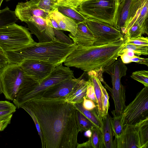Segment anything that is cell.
<instances>
[{"instance_id":"obj_16","label":"cell","mask_w":148,"mask_h":148,"mask_svg":"<svg viewBox=\"0 0 148 148\" xmlns=\"http://www.w3.org/2000/svg\"><path fill=\"white\" fill-rule=\"evenodd\" d=\"M69 38L77 45L90 46L93 45L96 40L85 22H78L76 32L74 35L70 33Z\"/></svg>"},{"instance_id":"obj_3","label":"cell","mask_w":148,"mask_h":148,"mask_svg":"<svg viewBox=\"0 0 148 148\" xmlns=\"http://www.w3.org/2000/svg\"><path fill=\"white\" fill-rule=\"evenodd\" d=\"M77 45L60 42L56 39L48 42H36L19 50L5 52L9 63L18 64L26 60H36L56 67L62 64Z\"/></svg>"},{"instance_id":"obj_31","label":"cell","mask_w":148,"mask_h":148,"mask_svg":"<svg viewBox=\"0 0 148 148\" xmlns=\"http://www.w3.org/2000/svg\"><path fill=\"white\" fill-rule=\"evenodd\" d=\"M77 114L80 132L91 130L92 127L95 126L88 119L78 110Z\"/></svg>"},{"instance_id":"obj_35","label":"cell","mask_w":148,"mask_h":148,"mask_svg":"<svg viewBox=\"0 0 148 148\" xmlns=\"http://www.w3.org/2000/svg\"><path fill=\"white\" fill-rule=\"evenodd\" d=\"M19 108H21L24 109L26 112H27L28 113V114L30 115V116L32 118L35 125V126L36 127L37 131L38 132V134L41 139L42 143V148H44V142L42 132L38 122L36 116L32 113V112L31 111V110L28 108L23 106L21 105L19 106Z\"/></svg>"},{"instance_id":"obj_9","label":"cell","mask_w":148,"mask_h":148,"mask_svg":"<svg viewBox=\"0 0 148 148\" xmlns=\"http://www.w3.org/2000/svg\"><path fill=\"white\" fill-rule=\"evenodd\" d=\"M85 22L96 39L93 45L106 44L123 37L120 30L108 23L86 18Z\"/></svg>"},{"instance_id":"obj_5","label":"cell","mask_w":148,"mask_h":148,"mask_svg":"<svg viewBox=\"0 0 148 148\" xmlns=\"http://www.w3.org/2000/svg\"><path fill=\"white\" fill-rule=\"evenodd\" d=\"M119 0H82L77 9L85 18L115 27Z\"/></svg>"},{"instance_id":"obj_34","label":"cell","mask_w":148,"mask_h":148,"mask_svg":"<svg viewBox=\"0 0 148 148\" xmlns=\"http://www.w3.org/2000/svg\"><path fill=\"white\" fill-rule=\"evenodd\" d=\"M102 96L101 98L103 109L102 118L106 116L108 114V110L110 104L109 101V96L106 89L103 86L102 87Z\"/></svg>"},{"instance_id":"obj_11","label":"cell","mask_w":148,"mask_h":148,"mask_svg":"<svg viewBox=\"0 0 148 148\" xmlns=\"http://www.w3.org/2000/svg\"><path fill=\"white\" fill-rule=\"evenodd\" d=\"M25 23L31 34L37 37L38 42H49L56 39L49 17L45 20L40 17L34 16Z\"/></svg>"},{"instance_id":"obj_41","label":"cell","mask_w":148,"mask_h":148,"mask_svg":"<svg viewBox=\"0 0 148 148\" xmlns=\"http://www.w3.org/2000/svg\"><path fill=\"white\" fill-rule=\"evenodd\" d=\"M15 106L7 101H0V111L12 109L16 110Z\"/></svg>"},{"instance_id":"obj_12","label":"cell","mask_w":148,"mask_h":148,"mask_svg":"<svg viewBox=\"0 0 148 148\" xmlns=\"http://www.w3.org/2000/svg\"><path fill=\"white\" fill-rule=\"evenodd\" d=\"M84 74L83 73L78 78L68 79L53 85L40 93L34 98L65 99L82 78Z\"/></svg>"},{"instance_id":"obj_46","label":"cell","mask_w":148,"mask_h":148,"mask_svg":"<svg viewBox=\"0 0 148 148\" xmlns=\"http://www.w3.org/2000/svg\"><path fill=\"white\" fill-rule=\"evenodd\" d=\"M120 56L122 62L124 64H128L131 62L130 60L131 58L129 57L125 52L121 54Z\"/></svg>"},{"instance_id":"obj_49","label":"cell","mask_w":148,"mask_h":148,"mask_svg":"<svg viewBox=\"0 0 148 148\" xmlns=\"http://www.w3.org/2000/svg\"><path fill=\"white\" fill-rule=\"evenodd\" d=\"M124 52H125L126 54L130 58L134 57L136 56H138L133 51L130 50L126 51Z\"/></svg>"},{"instance_id":"obj_27","label":"cell","mask_w":148,"mask_h":148,"mask_svg":"<svg viewBox=\"0 0 148 148\" xmlns=\"http://www.w3.org/2000/svg\"><path fill=\"white\" fill-rule=\"evenodd\" d=\"M148 0H146L143 5L140 14L135 22L143 29L145 34L148 35Z\"/></svg>"},{"instance_id":"obj_30","label":"cell","mask_w":148,"mask_h":148,"mask_svg":"<svg viewBox=\"0 0 148 148\" xmlns=\"http://www.w3.org/2000/svg\"><path fill=\"white\" fill-rule=\"evenodd\" d=\"M144 34L142 28L135 22L127 30V34L124 36L123 37L125 40L132 39L141 36Z\"/></svg>"},{"instance_id":"obj_37","label":"cell","mask_w":148,"mask_h":148,"mask_svg":"<svg viewBox=\"0 0 148 148\" xmlns=\"http://www.w3.org/2000/svg\"><path fill=\"white\" fill-rule=\"evenodd\" d=\"M56 38L60 42L69 44H72L73 42L71 38L66 36L61 30L53 28Z\"/></svg>"},{"instance_id":"obj_32","label":"cell","mask_w":148,"mask_h":148,"mask_svg":"<svg viewBox=\"0 0 148 148\" xmlns=\"http://www.w3.org/2000/svg\"><path fill=\"white\" fill-rule=\"evenodd\" d=\"M130 77L132 79L143 84L145 87H148V71L140 70L133 72Z\"/></svg>"},{"instance_id":"obj_33","label":"cell","mask_w":148,"mask_h":148,"mask_svg":"<svg viewBox=\"0 0 148 148\" xmlns=\"http://www.w3.org/2000/svg\"><path fill=\"white\" fill-rule=\"evenodd\" d=\"M57 2V0H40L37 5L40 9L49 13L56 8Z\"/></svg>"},{"instance_id":"obj_38","label":"cell","mask_w":148,"mask_h":148,"mask_svg":"<svg viewBox=\"0 0 148 148\" xmlns=\"http://www.w3.org/2000/svg\"><path fill=\"white\" fill-rule=\"evenodd\" d=\"M82 0H57L56 4L62 6L77 9Z\"/></svg>"},{"instance_id":"obj_47","label":"cell","mask_w":148,"mask_h":148,"mask_svg":"<svg viewBox=\"0 0 148 148\" xmlns=\"http://www.w3.org/2000/svg\"><path fill=\"white\" fill-rule=\"evenodd\" d=\"M92 148L91 145L90 141L89 139L88 141L82 144H78L77 148Z\"/></svg>"},{"instance_id":"obj_36","label":"cell","mask_w":148,"mask_h":148,"mask_svg":"<svg viewBox=\"0 0 148 148\" xmlns=\"http://www.w3.org/2000/svg\"><path fill=\"white\" fill-rule=\"evenodd\" d=\"M125 43V44L148 46V38L141 36L132 39H126Z\"/></svg>"},{"instance_id":"obj_4","label":"cell","mask_w":148,"mask_h":148,"mask_svg":"<svg viewBox=\"0 0 148 148\" xmlns=\"http://www.w3.org/2000/svg\"><path fill=\"white\" fill-rule=\"evenodd\" d=\"M74 78L73 71L62 64L56 67L47 77L39 82L32 81L23 84L13 101L16 108L22 103L36 98L50 87L68 79Z\"/></svg>"},{"instance_id":"obj_48","label":"cell","mask_w":148,"mask_h":148,"mask_svg":"<svg viewBox=\"0 0 148 148\" xmlns=\"http://www.w3.org/2000/svg\"><path fill=\"white\" fill-rule=\"evenodd\" d=\"M50 23L53 28L61 30L58 23L54 19L49 17Z\"/></svg>"},{"instance_id":"obj_25","label":"cell","mask_w":148,"mask_h":148,"mask_svg":"<svg viewBox=\"0 0 148 148\" xmlns=\"http://www.w3.org/2000/svg\"><path fill=\"white\" fill-rule=\"evenodd\" d=\"M91 135L88 138L92 148H104L102 130L95 126L91 130Z\"/></svg>"},{"instance_id":"obj_53","label":"cell","mask_w":148,"mask_h":148,"mask_svg":"<svg viewBox=\"0 0 148 148\" xmlns=\"http://www.w3.org/2000/svg\"><path fill=\"white\" fill-rule=\"evenodd\" d=\"M3 0H0V7H1V4L3 2Z\"/></svg>"},{"instance_id":"obj_6","label":"cell","mask_w":148,"mask_h":148,"mask_svg":"<svg viewBox=\"0 0 148 148\" xmlns=\"http://www.w3.org/2000/svg\"><path fill=\"white\" fill-rule=\"evenodd\" d=\"M36 42L25 27L14 23L0 27V47L5 52L19 50Z\"/></svg>"},{"instance_id":"obj_45","label":"cell","mask_w":148,"mask_h":148,"mask_svg":"<svg viewBox=\"0 0 148 148\" xmlns=\"http://www.w3.org/2000/svg\"><path fill=\"white\" fill-rule=\"evenodd\" d=\"M12 115H10L4 120L0 121V132L3 131L10 124Z\"/></svg>"},{"instance_id":"obj_52","label":"cell","mask_w":148,"mask_h":148,"mask_svg":"<svg viewBox=\"0 0 148 148\" xmlns=\"http://www.w3.org/2000/svg\"><path fill=\"white\" fill-rule=\"evenodd\" d=\"M0 92L1 94L3 93V90L1 83L0 80Z\"/></svg>"},{"instance_id":"obj_39","label":"cell","mask_w":148,"mask_h":148,"mask_svg":"<svg viewBox=\"0 0 148 148\" xmlns=\"http://www.w3.org/2000/svg\"><path fill=\"white\" fill-rule=\"evenodd\" d=\"M88 81V83L85 97L92 100L97 105V100L92 83L89 79Z\"/></svg>"},{"instance_id":"obj_8","label":"cell","mask_w":148,"mask_h":148,"mask_svg":"<svg viewBox=\"0 0 148 148\" xmlns=\"http://www.w3.org/2000/svg\"><path fill=\"white\" fill-rule=\"evenodd\" d=\"M123 127L134 125L148 117V87H145L126 106L122 114Z\"/></svg>"},{"instance_id":"obj_19","label":"cell","mask_w":148,"mask_h":148,"mask_svg":"<svg viewBox=\"0 0 148 148\" xmlns=\"http://www.w3.org/2000/svg\"><path fill=\"white\" fill-rule=\"evenodd\" d=\"M111 119L112 117L108 114L102 118L103 123L102 132L104 148H114Z\"/></svg>"},{"instance_id":"obj_43","label":"cell","mask_w":148,"mask_h":148,"mask_svg":"<svg viewBox=\"0 0 148 148\" xmlns=\"http://www.w3.org/2000/svg\"><path fill=\"white\" fill-rule=\"evenodd\" d=\"M138 56H136L131 58V62L145 65L147 66H148V59L147 58H140Z\"/></svg>"},{"instance_id":"obj_14","label":"cell","mask_w":148,"mask_h":148,"mask_svg":"<svg viewBox=\"0 0 148 148\" xmlns=\"http://www.w3.org/2000/svg\"><path fill=\"white\" fill-rule=\"evenodd\" d=\"M14 12L18 20L25 23L34 16L40 17L45 20L49 17V13L40 9L37 4L30 1L18 2Z\"/></svg>"},{"instance_id":"obj_7","label":"cell","mask_w":148,"mask_h":148,"mask_svg":"<svg viewBox=\"0 0 148 148\" xmlns=\"http://www.w3.org/2000/svg\"><path fill=\"white\" fill-rule=\"evenodd\" d=\"M32 78L25 73L18 64L9 63L0 69L3 93L9 100L13 101L21 86Z\"/></svg>"},{"instance_id":"obj_17","label":"cell","mask_w":148,"mask_h":148,"mask_svg":"<svg viewBox=\"0 0 148 148\" xmlns=\"http://www.w3.org/2000/svg\"><path fill=\"white\" fill-rule=\"evenodd\" d=\"M48 15L56 21L61 30L69 32L73 35L75 34L77 22L60 13L57 8L49 12Z\"/></svg>"},{"instance_id":"obj_28","label":"cell","mask_w":148,"mask_h":148,"mask_svg":"<svg viewBox=\"0 0 148 148\" xmlns=\"http://www.w3.org/2000/svg\"><path fill=\"white\" fill-rule=\"evenodd\" d=\"M112 113L113 116L111 119V123L113 136L116 138L121 134L123 129V125L122 114L116 116L113 113Z\"/></svg>"},{"instance_id":"obj_1","label":"cell","mask_w":148,"mask_h":148,"mask_svg":"<svg viewBox=\"0 0 148 148\" xmlns=\"http://www.w3.org/2000/svg\"><path fill=\"white\" fill-rule=\"evenodd\" d=\"M21 105L28 108L36 116L44 148H77L81 130L74 104L64 99L34 98Z\"/></svg>"},{"instance_id":"obj_10","label":"cell","mask_w":148,"mask_h":148,"mask_svg":"<svg viewBox=\"0 0 148 148\" xmlns=\"http://www.w3.org/2000/svg\"><path fill=\"white\" fill-rule=\"evenodd\" d=\"M146 0H119L115 27L126 29Z\"/></svg>"},{"instance_id":"obj_54","label":"cell","mask_w":148,"mask_h":148,"mask_svg":"<svg viewBox=\"0 0 148 148\" xmlns=\"http://www.w3.org/2000/svg\"><path fill=\"white\" fill-rule=\"evenodd\" d=\"M6 1H10L11 0H5Z\"/></svg>"},{"instance_id":"obj_44","label":"cell","mask_w":148,"mask_h":148,"mask_svg":"<svg viewBox=\"0 0 148 148\" xmlns=\"http://www.w3.org/2000/svg\"><path fill=\"white\" fill-rule=\"evenodd\" d=\"M16 110L10 109L0 111V121L4 120L12 115Z\"/></svg>"},{"instance_id":"obj_24","label":"cell","mask_w":148,"mask_h":148,"mask_svg":"<svg viewBox=\"0 0 148 148\" xmlns=\"http://www.w3.org/2000/svg\"><path fill=\"white\" fill-rule=\"evenodd\" d=\"M18 19L14 12L11 10L8 7L0 11V27L16 23Z\"/></svg>"},{"instance_id":"obj_51","label":"cell","mask_w":148,"mask_h":148,"mask_svg":"<svg viewBox=\"0 0 148 148\" xmlns=\"http://www.w3.org/2000/svg\"><path fill=\"white\" fill-rule=\"evenodd\" d=\"M40 0H30L29 1H32L35 3L37 4L39 2Z\"/></svg>"},{"instance_id":"obj_29","label":"cell","mask_w":148,"mask_h":148,"mask_svg":"<svg viewBox=\"0 0 148 148\" xmlns=\"http://www.w3.org/2000/svg\"><path fill=\"white\" fill-rule=\"evenodd\" d=\"M127 50L133 51L137 56L148 55V46L138 45L132 44H125L120 53V56L122 53Z\"/></svg>"},{"instance_id":"obj_23","label":"cell","mask_w":148,"mask_h":148,"mask_svg":"<svg viewBox=\"0 0 148 148\" xmlns=\"http://www.w3.org/2000/svg\"><path fill=\"white\" fill-rule=\"evenodd\" d=\"M134 125L138 135L141 148H148V117Z\"/></svg>"},{"instance_id":"obj_15","label":"cell","mask_w":148,"mask_h":148,"mask_svg":"<svg viewBox=\"0 0 148 148\" xmlns=\"http://www.w3.org/2000/svg\"><path fill=\"white\" fill-rule=\"evenodd\" d=\"M114 148H141L138 135L134 125L123 127L119 137L114 140Z\"/></svg>"},{"instance_id":"obj_2","label":"cell","mask_w":148,"mask_h":148,"mask_svg":"<svg viewBox=\"0 0 148 148\" xmlns=\"http://www.w3.org/2000/svg\"><path fill=\"white\" fill-rule=\"evenodd\" d=\"M125 40L123 37L101 45H77L64 61V65L76 67L87 73L94 71L103 83V73L120 56Z\"/></svg>"},{"instance_id":"obj_42","label":"cell","mask_w":148,"mask_h":148,"mask_svg":"<svg viewBox=\"0 0 148 148\" xmlns=\"http://www.w3.org/2000/svg\"><path fill=\"white\" fill-rule=\"evenodd\" d=\"M9 63L5 52L0 47V69Z\"/></svg>"},{"instance_id":"obj_26","label":"cell","mask_w":148,"mask_h":148,"mask_svg":"<svg viewBox=\"0 0 148 148\" xmlns=\"http://www.w3.org/2000/svg\"><path fill=\"white\" fill-rule=\"evenodd\" d=\"M56 7L60 12L77 22H85L86 18L77 9L62 6L57 4Z\"/></svg>"},{"instance_id":"obj_20","label":"cell","mask_w":148,"mask_h":148,"mask_svg":"<svg viewBox=\"0 0 148 148\" xmlns=\"http://www.w3.org/2000/svg\"><path fill=\"white\" fill-rule=\"evenodd\" d=\"M88 79L92 82L96 98L97 100V106L99 113L102 118L103 109L102 104V91L103 86L101 82L97 76L96 73L93 71L87 73Z\"/></svg>"},{"instance_id":"obj_13","label":"cell","mask_w":148,"mask_h":148,"mask_svg":"<svg viewBox=\"0 0 148 148\" xmlns=\"http://www.w3.org/2000/svg\"><path fill=\"white\" fill-rule=\"evenodd\" d=\"M28 76L39 82L48 76L56 66L44 61L26 60L18 63Z\"/></svg>"},{"instance_id":"obj_21","label":"cell","mask_w":148,"mask_h":148,"mask_svg":"<svg viewBox=\"0 0 148 148\" xmlns=\"http://www.w3.org/2000/svg\"><path fill=\"white\" fill-rule=\"evenodd\" d=\"M82 103L74 104L77 109L81 112L97 127L102 130V118L99 112L98 107L91 110H87L83 108Z\"/></svg>"},{"instance_id":"obj_40","label":"cell","mask_w":148,"mask_h":148,"mask_svg":"<svg viewBox=\"0 0 148 148\" xmlns=\"http://www.w3.org/2000/svg\"><path fill=\"white\" fill-rule=\"evenodd\" d=\"M82 103L83 108L88 110H92L97 107V105L94 101L86 98L85 97H84Z\"/></svg>"},{"instance_id":"obj_50","label":"cell","mask_w":148,"mask_h":148,"mask_svg":"<svg viewBox=\"0 0 148 148\" xmlns=\"http://www.w3.org/2000/svg\"><path fill=\"white\" fill-rule=\"evenodd\" d=\"M85 136L88 137V138H90L91 135V131L90 130H89L85 131L84 133Z\"/></svg>"},{"instance_id":"obj_18","label":"cell","mask_w":148,"mask_h":148,"mask_svg":"<svg viewBox=\"0 0 148 148\" xmlns=\"http://www.w3.org/2000/svg\"><path fill=\"white\" fill-rule=\"evenodd\" d=\"M88 83V80L81 79L64 100L73 104L82 103L84 97L86 95Z\"/></svg>"},{"instance_id":"obj_22","label":"cell","mask_w":148,"mask_h":148,"mask_svg":"<svg viewBox=\"0 0 148 148\" xmlns=\"http://www.w3.org/2000/svg\"><path fill=\"white\" fill-rule=\"evenodd\" d=\"M127 68L121 59H117L106 71L111 77L112 82L116 78L125 76L127 71Z\"/></svg>"},{"instance_id":"obj_55","label":"cell","mask_w":148,"mask_h":148,"mask_svg":"<svg viewBox=\"0 0 148 148\" xmlns=\"http://www.w3.org/2000/svg\"><path fill=\"white\" fill-rule=\"evenodd\" d=\"M1 94V93L0 92V94Z\"/></svg>"}]
</instances>
